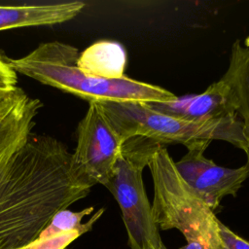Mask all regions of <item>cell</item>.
Here are the masks:
<instances>
[{
	"label": "cell",
	"instance_id": "cell-15",
	"mask_svg": "<svg viewBox=\"0 0 249 249\" xmlns=\"http://www.w3.org/2000/svg\"><path fill=\"white\" fill-rule=\"evenodd\" d=\"M17 72L9 65L6 59L0 56V104L11 98L18 89L17 87Z\"/></svg>",
	"mask_w": 249,
	"mask_h": 249
},
{
	"label": "cell",
	"instance_id": "cell-1",
	"mask_svg": "<svg viewBox=\"0 0 249 249\" xmlns=\"http://www.w3.org/2000/svg\"><path fill=\"white\" fill-rule=\"evenodd\" d=\"M91 187L62 142L31 132L0 166V249H27Z\"/></svg>",
	"mask_w": 249,
	"mask_h": 249
},
{
	"label": "cell",
	"instance_id": "cell-8",
	"mask_svg": "<svg viewBox=\"0 0 249 249\" xmlns=\"http://www.w3.org/2000/svg\"><path fill=\"white\" fill-rule=\"evenodd\" d=\"M148 104L161 113L194 122H214L238 117L231 89L223 78L211 84L201 93Z\"/></svg>",
	"mask_w": 249,
	"mask_h": 249
},
{
	"label": "cell",
	"instance_id": "cell-4",
	"mask_svg": "<svg viewBox=\"0 0 249 249\" xmlns=\"http://www.w3.org/2000/svg\"><path fill=\"white\" fill-rule=\"evenodd\" d=\"M148 167L154 182L152 211L160 230L176 229L187 241L199 240L224 249L219 235V220L179 175L166 148L160 145Z\"/></svg>",
	"mask_w": 249,
	"mask_h": 249
},
{
	"label": "cell",
	"instance_id": "cell-13",
	"mask_svg": "<svg viewBox=\"0 0 249 249\" xmlns=\"http://www.w3.org/2000/svg\"><path fill=\"white\" fill-rule=\"evenodd\" d=\"M93 209V206H90L78 212L68 210L67 208L59 210L53 216L49 224L39 234L38 238H47L53 235L66 233L77 230H84L87 232L89 231L92 229L94 223L101 217L104 212V208H100L91 216L88 222L82 223L83 218L91 214Z\"/></svg>",
	"mask_w": 249,
	"mask_h": 249
},
{
	"label": "cell",
	"instance_id": "cell-19",
	"mask_svg": "<svg viewBox=\"0 0 249 249\" xmlns=\"http://www.w3.org/2000/svg\"><path fill=\"white\" fill-rule=\"evenodd\" d=\"M223 245H224V244H223ZM224 249H226V247H225V246H224Z\"/></svg>",
	"mask_w": 249,
	"mask_h": 249
},
{
	"label": "cell",
	"instance_id": "cell-9",
	"mask_svg": "<svg viewBox=\"0 0 249 249\" xmlns=\"http://www.w3.org/2000/svg\"><path fill=\"white\" fill-rule=\"evenodd\" d=\"M41 107L39 99L28 96L19 88L0 104V166L31 133Z\"/></svg>",
	"mask_w": 249,
	"mask_h": 249
},
{
	"label": "cell",
	"instance_id": "cell-6",
	"mask_svg": "<svg viewBox=\"0 0 249 249\" xmlns=\"http://www.w3.org/2000/svg\"><path fill=\"white\" fill-rule=\"evenodd\" d=\"M124 141L96 102H89L77 128L75 166L92 185H105L121 154Z\"/></svg>",
	"mask_w": 249,
	"mask_h": 249
},
{
	"label": "cell",
	"instance_id": "cell-12",
	"mask_svg": "<svg viewBox=\"0 0 249 249\" xmlns=\"http://www.w3.org/2000/svg\"><path fill=\"white\" fill-rule=\"evenodd\" d=\"M126 65V53L115 41L100 40L84 50L77 67L85 75L102 79H121Z\"/></svg>",
	"mask_w": 249,
	"mask_h": 249
},
{
	"label": "cell",
	"instance_id": "cell-11",
	"mask_svg": "<svg viewBox=\"0 0 249 249\" xmlns=\"http://www.w3.org/2000/svg\"><path fill=\"white\" fill-rule=\"evenodd\" d=\"M229 85L235 112L242 123L246 139V165L249 168V40H236L231 52L230 64L222 77Z\"/></svg>",
	"mask_w": 249,
	"mask_h": 249
},
{
	"label": "cell",
	"instance_id": "cell-14",
	"mask_svg": "<svg viewBox=\"0 0 249 249\" xmlns=\"http://www.w3.org/2000/svg\"><path fill=\"white\" fill-rule=\"evenodd\" d=\"M86 232L84 230H77L47 238H37L27 249H66L71 242Z\"/></svg>",
	"mask_w": 249,
	"mask_h": 249
},
{
	"label": "cell",
	"instance_id": "cell-18",
	"mask_svg": "<svg viewBox=\"0 0 249 249\" xmlns=\"http://www.w3.org/2000/svg\"><path fill=\"white\" fill-rule=\"evenodd\" d=\"M160 249H167V248H166V247H165V245L163 244V245L160 247Z\"/></svg>",
	"mask_w": 249,
	"mask_h": 249
},
{
	"label": "cell",
	"instance_id": "cell-17",
	"mask_svg": "<svg viewBox=\"0 0 249 249\" xmlns=\"http://www.w3.org/2000/svg\"><path fill=\"white\" fill-rule=\"evenodd\" d=\"M180 249H214L212 245L205 241H199V240H193V241H187V244Z\"/></svg>",
	"mask_w": 249,
	"mask_h": 249
},
{
	"label": "cell",
	"instance_id": "cell-16",
	"mask_svg": "<svg viewBox=\"0 0 249 249\" xmlns=\"http://www.w3.org/2000/svg\"><path fill=\"white\" fill-rule=\"evenodd\" d=\"M219 235L226 249H249V241L240 237L219 222Z\"/></svg>",
	"mask_w": 249,
	"mask_h": 249
},
{
	"label": "cell",
	"instance_id": "cell-10",
	"mask_svg": "<svg viewBox=\"0 0 249 249\" xmlns=\"http://www.w3.org/2000/svg\"><path fill=\"white\" fill-rule=\"evenodd\" d=\"M84 7L85 3L81 1L0 6V31L18 27L62 23L77 17Z\"/></svg>",
	"mask_w": 249,
	"mask_h": 249
},
{
	"label": "cell",
	"instance_id": "cell-3",
	"mask_svg": "<svg viewBox=\"0 0 249 249\" xmlns=\"http://www.w3.org/2000/svg\"><path fill=\"white\" fill-rule=\"evenodd\" d=\"M122 140L144 137L161 145L179 143L187 149L200 142L221 140L246 151V139L238 117L214 122H194L161 113L148 103H97Z\"/></svg>",
	"mask_w": 249,
	"mask_h": 249
},
{
	"label": "cell",
	"instance_id": "cell-7",
	"mask_svg": "<svg viewBox=\"0 0 249 249\" xmlns=\"http://www.w3.org/2000/svg\"><path fill=\"white\" fill-rule=\"evenodd\" d=\"M209 144L200 142L190 147L175 167L193 193L214 211L225 196H236L249 176V168L246 164L237 168L218 165L204 156Z\"/></svg>",
	"mask_w": 249,
	"mask_h": 249
},
{
	"label": "cell",
	"instance_id": "cell-5",
	"mask_svg": "<svg viewBox=\"0 0 249 249\" xmlns=\"http://www.w3.org/2000/svg\"><path fill=\"white\" fill-rule=\"evenodd\" d=\"M160 145L140 136L126 140L104 185L121 208L131 249H160L163 245L142 178Z\"/></svg>",
	"mask_w": 249,
	"mask_h": 249
},
{
	"label": "cell",
	"instance_id": "cell-2",
	"mask_svg": "<svg viewBox=\"0 0 249 249\" xmlns=\"http://www.w3.org/2000/svg\"><path fill=\"white\" fill-rule=\"evenodd\" d=\"M79 51L58 41L40 44L19 58H7L17 73L58 89L89 102L155 103L173 100L176 95L159 86L128 77L102 79L85 75L77 67Z\"/></svg>",
	"mask_w": 249,
	"mask_h": 249
}]
</instances>
